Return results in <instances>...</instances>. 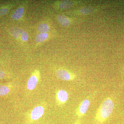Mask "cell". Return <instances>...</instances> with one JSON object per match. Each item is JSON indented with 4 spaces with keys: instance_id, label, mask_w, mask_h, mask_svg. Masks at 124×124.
I'll list each match as a JSON object with an SVG mask.
<instances>
[{
    "instance_id": "cell-1",
    "label": "cell",
    "mask_w": 124,
    "mask_h": 124,
    "mask_svg": "<svg viewBox=\"0 0 124 124\" xmlns=\"http://www.w3.org/2000/svg\"><path fill=\"white\" fill-rule=\"evenodd\" d=\"M114 108V102L111 98L110 97L106 98L97 111L95 121L99 124H103L112 114Z\"/></svg>"
},
{
    "instance_id": "cell-2",
    "label": "cell",
    "mask_w": 124,
    "mask_h": 124,
    "mask_svg": "<svg viewBox=\"0 0 124 124\" xmlns=\"http://www.w3.org/2000/svg\"><path fill=\"white\" fill-rule=\"evenodd\" d=\"M91 100L88 98L83 100L79 104L76 111V114L79 118L84 116L90 106Z\"/></svg>"
},
{
    "instance_id": "cell-3",
    "label": "cell",
    "mask_w": 124,
    "mask_h": 124,
    "mask_svg": "<svg viewBox=\"0 0 124 124\" xmlns=\"http://www.w3.org/2000/svg\"><path fill=\"white\" fill-rule=\"evenodd\" d=\"M56 75L59 79L63 81L72 80L75 79V74L65 69H58L56 72Z\"/></svg>"
},
{
    "instance_id": "cell-4",
    "label": "cell",
    "mask_w": 124,
    "mask_h": 124,
    "mask_svg": "<svg viewBox=\"0 0 124 124\" xmlns=\"http://www.w3.org/2000/svg\"><path fill=\"white\" fill-rule=\"evenodd\" d=\"M99 9V8L97 7L86 6L76 10L73 13L77 15H88L96 12Z\"/></svg>"
},
{
    "instance_id": "cell-5",
    "label": "cell",
    "mask_w": 124,
    "mask_h": 124,
    "mask_svg": "<svg viewBox=\"0 0 124 124\" xmlns=\"http://www.w3.org/2000/svg\"><path fill=\"white\" fill-rule=\"evenodd\" d=\"M44 113V109L42 107L39 106L36 107L31 113V118L33 120L38 119L42 116Z\"/></svg>"
},
{
    "instance_id": "cell-6",
    "label": "cell",
    "mask_w": 124,
    "mask_h": 124,
    "mask_svg": "<svg viewBox=\"0 0 124 124\" xmlns=\"http://www.w3.org/2000/svg\"><path fill=\"white\" fill-rule=\"evenodd\" d=\"M80 1H73L71 0H64L61 1L58 5V7L61 9H65L70 8L75 5L80 4Z\"/></svg>"
},
{
    "instance_id": "cell-7",
    "label": "cell",
    "mask_w": 124,
    "mask_h": 124,
    "mask_svg": "<svg viewBox=\"0 0 124 124\" xmlns=\"http://www.w3.org/2000/svg\"><path fill=\"white\" fill-rule=\"evenodd\" d=\"M58 100L61 103H64L68 100L69 95L66 91L64 90H60L57 94Z\"/></svg>"
},
{
    "instance_id": "cell-8",
    "label": "cell",
    "mask_w": 124,
    "mask_h": 124,
    "mask_svg": "<svg viewBox=\"0 0 124 124\" xmlns=\"http://www.w3.org/2000/svg\"><path fill=\"white\" fill-rule=\"evenodd\" d=\"M57 19L58 22L63 26H68L72 22L68 18L63 15L58 16Z\"/></svg>"
},
{
    "instance_id": "cell-9",
    "label": "cell",
    "mask_w": 124,
    "mask_h": 124,
    "mask_svg": "<svg viewBox=\"0 0 124 124\" xmlns=\"http://www.w3.org/2000/svg\"><path fill=\"white\" fill-rule=\"evenodd\" d=\"M37 78L35 76H32L29 78L27 84V87L29 90L34 89L37 83Z\"/></svg>"
},
{
    "instance_id": "cell-10",
    "label": "cell",
    "mask_w": 124,
    "mask_h": 124,
    "mask_svg": "<svg viewBox=\"0 0 124 124\" xmlns=\"http://www.w3.org/2000/svg\"><path fill=\"white\" fill-rule=\"evenodd\" d=\"M24 12V9L21 7L16 10L12 15V17L14 20H18L22 17Z\"/></svg>"
},
{
    "instance_id": "cell-11",
    "label": "cell",
    "mask_w": 124,
    "mask_h": 124,
    "mask_svg": "<svg viewBox=\"0 0 124 124\" xmlns=\"http://www.w3.org/2000/svg\"><path fill=\"white\" fill-rule=\"evenodd\" d=\"M48 37V34L46 33H40L36 37V40L37 42H42L46 39Z\"/></svg>"
},
{
    "instance_id": "cell-12",
    "label": "cell",
    "mask_w": 124,
    "mask_h": 124,
    "mask_svg": "<svg viewBox=\"0 0 124 124\" xmlns=\"http://www.w3.org/2000/svg\"><path fill=\"white\" fill-rule=\"evenodd\" d=\"M38 30L41 33H46L49 31L48 25L45 23L40 24L38 27Z\"/></svg>"
},
{
    "instance_id": "cell-13",
    "label": "cell",
    "mask_w": 124,
    "mask_h": 124,
    "mask_svg": "<svg viewBox=\"0 0 124 124\" xmlns=\"http://www.w3.org/2000/svg\"><path fill=\"white\" fill-rule=\"evenodd\" d=\"M9 89L7 86L5 85L0 86V95L3 96L7 94L9 92Z\"/></svg>"
},
{
    "instance_id": "cell-14",
    "label": "cell",
    "mask_w": 124,
    "mask_h": 124,
    "mask_svg": "<svg viewBox=\"0 0 124 124\" xmlns=\"http://www.w3.org/2000/svg\"><path fill=\"white\" fill-rule=\"evenodd\" d=\"M10 32L12 35L16 38L19 37L20 33V30L16 28H13L10 30Z\"/></svg>"
},
{
    "instance_id": "cell-15",
    "label": "cell",
    "mask_w": 124,
    "mask_h": 124,
    "mask_svg": "<svg viewBox=\"0 0 124 124\" xmlns=\"http://www.w3.org/2000/svg\"><path fill=\"white\" fill-rule=\"evenodd\" d=\"M21 34H22L21 38L22 40L23 41H26L28 39V33L26 32L23 31Z\"/></svg>"
},
{
    "instance_id": "cell-16",
    "label": "cell",
    "mask_w": 124,
    "mask_h": 124,
    "mask_svg": "<svg viewBox=\"0 0 124 124\" xmlns=\"http://www.w3.org/2000/svg\"><path fill=\"white\" fill-rule=\"evenodd\" d=\"M8 10L6 8H0V16L4 15L8 13Z\"/></svg>"
},
{
    "instance_id": "cell-17",
    "label": "cell",
    "mask_w": 124,
    "mask_h": 124,
    "mask_svg": "<svg viewBox=\"0 0 124 124\" xmlns=\"http://www.w3.org/2000/svg\"><path fill=\"white\" fill-rule=\"evenodd\" d=\"M5 73L2 71L0 70V79H2L4 77Z\"/></svg>"
},
{
    "instance_id": "cell-18",
    "label": "cell",
    "mask_w": 124,
    "mask_h": 124,
    "mask_svg": "<svg viewBox=\"0 0 124 124\" xmlns=\"http://www.w3.org/2000/svg\"><path fill=\"white\" fill-rule=\"evenodd\" d=\"M74 124H81L80 121V120L79 119L77 120Z\"/></svg>"
},
{
    "instance_id": "cell-19",
    "label": "cell",
    "mask_w": 124,
    "mask_h": 124,
    "mask_svg": "<svg viewBox=\"0 0 124 124\" xmlns=\"http://www.w3.org/2000/svg\"><path fill=\"white\" fill-rule=\"evenodd\" d=\"M123 75H124V69H123Z\"/></svg>"
}]
</instances>
